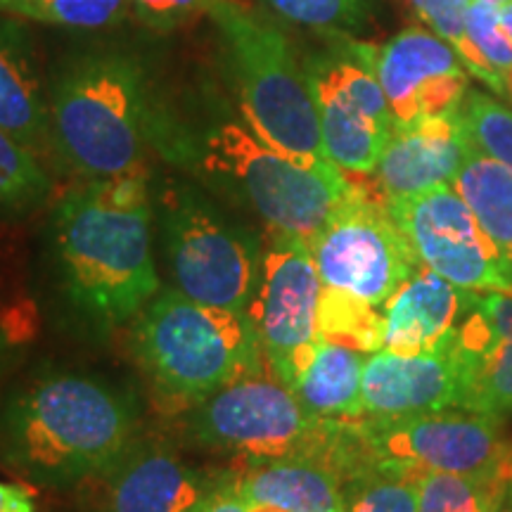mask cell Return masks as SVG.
<instances>
[{
    "instance_id": "cell-28",
    "label": "cell",
    "mask_w": 512,
    "mask_h": 512,
    "mask_svg": "<svg viewBox=\"0 0 512 512\" xmlns=\"http://www.w3.org/2000/svg\"><path fill=\"white\" fill-rule=\"evenodd\" d=\"M418 472L377 465L344 484L347 512H418Z\"/></svg>"
},
{
    "instance_id": "cell-6",
    "label": "cell",
    "mask_w": 512,
    "mask_h": 512,
    "mask_svg": "<svg viewBox=\"0 0 512 512\" xmlns=\"http://www.w3.org/2000/svg\"><path fill=\"white\" fill-rule=\"evenodd\" d=\"M197 157L204 174L240 192L271 235L306 245L366 188L330 159H302L275 150L242 119L209 126Z\"/></svg>"
},
{
    "instance_id": "cell-42",
    "label": "cell",
    "mask_w": 512,
    "mask_h": 512,
    "mask_svg": "<svg viewBox=\"0 0 512 512\" xmlns=\"http://www.w3.org/2000/svg\"><path fill=\"white\" fill-rule=\"evenodd\" d=\"M503 512H505V510H503Z\"/></svg>"
},
{
    "instance_id": "cell-33",
    "label": "cell",
    "mask_w": 512,
    "mask_h": 512,
    "mask_svg": "<svg viewBox=\"0 0 512 512\" xmlns=\"http://www.w3.org/2000/svg\"><path fill=\"white\" fill-rule=\"evenodd\" d=\"M219 0H131V8L145 27L155 31H171L192 22L195 17L209 15Z\"/></svg>"
},
{
    "instance_id": "cell-24",
    "label": "cell",
    "mask_w": 512,
    "mask_h": 512,
    "mask_svg": "<svg viewBox=\"0 0 512 512\" xmlns=\"http://www.w3.org/2000/svg\"><path fill=\"white\" fill-rule=\"evenodd\" d=\"M510 489L512 475L508 472H422L418 479V512H503Z\"/></svg>"
},
{
    "instance_id": "cell-1",
    "label": "cell",
    "mask_w": 512,
    "mask_h": 512,
    "mask_svg": "<svg viewBox=\"0 0 512 512\" xmlns=\"http://www.w3.org/2000/svg\"><path fill=\"white\" fill-rule=\"evenodd\" d=\"M147 171L86 178L55 207V245L74 304L107 325L136 318L159 292Z\"/></svg>"
},
{
    "instance_id": "cell-31",
    "label": "cell",
    "mask_w": 512,
    "mask_h": 512,
    "mask_svg": "<svg viewBox=\"0 0 512 512\" xmlns=\"http://www.w3.org/2000/svg\"><path fill=\"white\" fill-rule=\"evenodd\" d=\"M273 17L318 31V34H351L368 22L373 0H259Z\"/></svg>"
},
{
    "instance_id": "cell-15",
    "label": "cell",
    "mask_w": 512,
    "mask_h": 512,
    "mask_svg": "<svg viewBox=\"0 0 512 512\" xmlns=\"http://www.w3.org/2000/svg\"><path fill=\"white\" fill-rule=\"evenodd\" d=\"M451 354L465 411L512 413V290L475 292Z\"/></svg>"
},
{
    "instance_id": "cell-38",
    "label": "cell",
    "mask_w": 512,
    "mask_h": 512,
    "mask_svg": "<svg viewBox=\"0 0 512 512\" xmlns=\"http://www.w3.org/2000/svg\"><path fill=\"white\" fill-rule=\"evenodd\" d=\"M503 88H505V98H510L512 102V69L503 76Z\"/></svg>"
},
{
    "instance_id": "cell-29",
    "label": "cell",
    "mask_w": 512,
    "mask_h": 512,
    "mask_svg": "<svg viewBox=\"0 0 512 512\" xmlns=\"http://www.w3.org/2000/svg\"><path fill=\"white\" fill-rule=\"evenodd\" d=\"M131 0H8L0 12L62 29H105L119 22Z\"/></svg>"
},
{
    "instance_id": "cell-17",
    "label": "cell",
    "mask_w": 512,
    "mask_h": 512,
    "mask_svg": "<svg viewBox=\"0 0 512 512\" xmlns=\"http://www.w3.org/2000/svg\"><path fill=\"white\" fill-rule=\"evenodd\" d=\"M470 155L472 145L460 112L399 126L370 174V188L382 202L406 200L437 185H451Z\"/></svg>"
},
{
    "instance_id": "cell-25",
    "label": "cell",
    "mask_w": 512,
    "mask_h": 512,
    "mask_svg": "<svg viewBox=\"0 0 512 512\" xmlns=\"http://www.w3.org/2000/svg\"><path fill=\"white\" fill-rule=\"evenodd\" d=\"M53 192L48 166L0 128V216L17 219L41 207Z\"/></svg>"
},
{
    "instance_id": "cell-36",
    "label": "cell",
    "mask_w": 512,
    "mask_h": 512,
    "mask_svg": "<svg viewBox=\"0 0 512 512\" xmlns=\"http://www.w3.org/2000/svg\"><path fill=\"white\" fill-rule=\"evenodd\" d=\"M498 15H501V24H503L505 34H508V38L512 41V0L498 5Z\"/></svg>"
},
{
    "instance_id": "cell-39",
    "label": "cell",
    "mask_w": 512,
    "mask_h": 512,
    "mask_svg": "<svg viewBox=\"0 0 512 512\" xmlns=\"http://www.w3.org/2000/svg\"><path fill=\"white\" fill-rule=\"evenodd\" d=\"M505 512H512V489H510V494H508V503H505Z\"/></svg>"
},
{
    "instance_id": "cell-34",
    "label": "cell",
    "mask_w": 512,
    "mask_h": 512,
    "mask_svg": "<svg viewBox=\"0 0 512 512\" xmlns=\"http://www.w3.org/2000/svg\"><path fill=\"white\" fill-rule=\"evenodd\" d=\"M192 512H247V503L235 486V477H221Z\"/></svg>"
},
{
    "instance_id": "cell-27",
    "label": "cell",
    "mask_w": 512,
    "mask_h": 512,
    "mask_svg": "<svg viewBox=\"0 0 512 512\" xmlns=\"http://www.w3.org/2000/svg\"><path fill=\"white\" fill-rule=\"evenodd\" d=\"M320 337L347 344L363 354L384 347V316L380 306H370L351 294L323 287L320 297Z\"/></svg>"
},
{
    "instance_id": "cell-37",
    "label": "cell",
    "mask_w": 512,
    "mask_h": 512,
    "mask_svg": "<svg viewBox=\"0 0 512 512\" xmlns=\"http://www.w3.org/2000/svg\"><path fill=\"white\" fill-rule=\"evenodd\" d=\"M247 512H285V510L271 508V505H247ZM332 512H347V510H332Z\"/></svg>"
},
{
    "instance_id": "cell-9",
    "label": "cell",
    "mask_w": 512,
    "mask_h": 512,
    "mask_svg": "<svg viewBox=\"0 0 512 512\" xmlns=\"http://www.w3.org/2000/svg\"><path fill=\"white\" fill-rule=\"evenodd\" d=\"M297 394L264 363L211 394L185 415V430L197 446L235 451L266 460L306 451L316 434Z\"/></svg>"
},
{
    "instance_id": "cell-20",
    "label": "cell",
    "mask_w": 512,
    "mask_h": 512,
    "mask_svg": "<svg viewBox=\"0 0 512 512\" xmlns=\"http://www.w3.org/2000/svg\"><path fill=\"white\" fill-rule=\"evenodd\" d=\"M472 297L475 292L460 290L427 266H420L382 304V349L403 356L448 351L470 311Z\"/></svg>"
},
{
    "instance_id": "cell-7",
    "label": "cell",
    "mask_w": 512,
    "mask_h": 512,
    "mask_svg": "<svg viewBox=\"0 0 512 512\" xmlns=\"http://www.w3.org/2000/svg\"><path fill=\"white\" fill-rule=\"evenodd\" d=\"M159 221L176 290L200 304L247 313L259 280L252 240L181 183L159 192Z\"/></svg>"
},
{
    "instance_id": "cell-30",
    "label": "cell",
    "mask_w": 512,
    "mask_h": 512,
    "mask_svg": "<svg viewBox=\"0 0 512 512\" xmlns=\"http://www.w3.org/2000/svg\"><path fill=\"white\" fill-rule=\"evenodd\" d=\"M467 140L479 155L512 171V110L489 93L467 91L460 105Z\"/></svg>"
},
{
    "instance_id": "cell-23",
    "label": "cell",
    "mask_w": 512,
    "mask_h": 512,
    "mask_svg": "<svg viewBox=\"0 0 512 512\" xmlns=\"http://www.w3.org/2000/svg\"><path fill=\"white\" fill-rule=\"evenodd\" d=\"M451 185L494 240L512 275V171L472 150Z\"/></svg>"
},
{
    "instance_id": "cell-12",
    "label": "cell",
    "mask_w": 512,
    "mask_h": 512,
    "mask_svg": "<svg viewBox=\"0 0 512 512\" xmlns=\"http://www.w3.org/2000/svg\"><path fill=\"white\" fill-rule=\"evenodd\" d=\"M320 297L323 283L309 245L273 235L247 316L268 366L290 389L309 368L320 342Z\"/></svg>"
},
{
    "instance_id": "cell-35",
    "label": "cell",
    "mask_w": 512,
    "mask_h": 512,
    "mask_svg": "<svg viewBox=\"0 0 512 512\" xmlns=\"http://www.w3.org/2000/svg\"><path fill=\"white\" fill-rule=\"evenodd\" d=\"M0 512H36L34 498L24 486L0 482Z\"/></svg>"
},
{
    "instance_id": "cell-16",
    "label": "cell",
    "mask_w": 512,
    "mask_h": 512,
    "mask_svg": "<svg viewBox=\"0 0 512 512\" xmlns=\"http://www.w3.org/2000/svg\"><path fill=\"white\" fill-rule=\"evenodd\" d=\"M216 482L162 446L133 441L124 456L81 486L95 512H192Z\"/></svg>"
},
{
    "instance_id": "cell-21",
    "label": "cell",
    "mask_w": 512,
    "mask_h": 512,
    "mask_svg": "<svg viewBox=\"0 0 512 512\" xmlns=\"http://www.w3.org/2000/svg\"><path fill=\"white\" fill-rule=\"evenodd\" d=\"M235 486L247 505H271L285 512L344 510L339 477L306 453L249 460L247 470L235 475Z\"/></svg>"
},
{
    "instance_id": "cell-14",
    "label": "cell",
    "mask_w": 512,
    "mask_h": 512,
    "mask_svg": "<svg viewBox=\"0 0 512 512\" xmlns=\"http://www.w3.org/2000/svg\"><path fill=\"white\" fill-rule=\"evenodd\" d=\"M366 50L394 128L458 112L470 91L456 50L425 27H406L380 46L366 41Z\"/></svg>"
},
{
    "instance_id": "cell-22",
    "label": "cell",
    "mask_w": 512,
    "mask_h": 512,
    "mask_svg": "<svg viewBox=\"0 0 512 512\" xmlns=\"http://www.w3.org/2000/svg\"><path fill=\"white\" fill-rule=\"evenodd\" d=\"M366 354L320 337L309 368L292 392L313 420H354L363 415V368Z\"/></svg>"
},
{
    "instance_id": "cell-18",
    "label": "cell",
    "mask_w": 512,
    "mask_h": 512,
    "mask_svg": "<svg viewBox=\"0 0 512 512\" xmlns=\"http://www.w3.org/2000/svg\"><path fill=\"white\" fill-rule=\"evenodd\" d=\"M363 415L406 418V415L463 408L460 377L451 349L434 354H368L363 368Z\"/></svg>"
},
{
    "instance_id": "cell-2",
    "label": "cell",
    "mask_w": 512,
    "mask_h": 512,
    "mask_svg": "<svg viewBox=\"0 0 512 512\" xmlns=\"http://www.w3.org/2000/svg\"><path fill=\"white\" fill-rule=\"evenodd\" d=\"M136 411L93 377L50 375L0 411V456L46 486H76L107 470L136 441Z\"/></svg>"
},
{
    "instance_id": "cell-13",
    "label": "cell",
    "mask_w": 512,
    "mask_h": 512,
    "mask_svg": "<svg viewBox=\"0 0 512 512\" xmlns=\"http://www.w3.org/2000/svg\"><path fill=\"white\" fill-rule=\"evenodd\" d=\"M384 204L408 235L422 266L467 292L512 290L501 252L453 185Z\"/></svg>"
},
{
    "instance_id": "cell-40",
    "label": "cell",
    "mask_w": 512,
    "mask_h": 512,
    "mask_svg": "<svg viewBox=\"0 0 512 512\" xmlns=\"http://www.w3.org/2000/svg\"><path fill=\"white\" fill-rule=\"evenodd\" d=\"M484 3H491V5H501V3H508V0H484Z\"/></svg>"
},
{
    "instance_id": "cell-5",
    "label": "cell",
    "mask_w": 512,
    "mask_h": 512,
    "mask_svg": "<svg viewBox=\"0 0 512 512\" xmlns=\"http://www.w3.org/2000/svg\"><path fill=\"white\" fill-rule=\"evenodd\" d=\"M131 347L159 399L176 411L209 399L238 377L264 366L247 313L157 292L133 318Z\"/></svg>"
},
{
    "instance_id": "cell-11",
    "label": "cell",
    "mask_w": 512,
    "mask_h": 512,
    "mask_svg": "<svg viewBox=\"0 0 512 512\" xmlns=\"http://www.w3.org/2000/svg\"><path fill=\"white\" fill-rule=\"evenodd\" d=\"M358 434L380 465L411 472L456 475H512V441L503 437L501 418L465 408L406 415L356 418Z\"/></svg>"
},
{
    "instance_id": "cell-26",
    "label": "cell",
    "mask_w": 512,
    "mask_h": 512,
    "mask_svg": "<svg viewBox=\"0 0 512 512\" xmlns=\"http://www.w3.org/2000/svg\"><path fill=\"white\" fill-rule=\"evenodd\" d=\"M403 3L420 19L422 27L430 29L432 34H437L441 41L456 50L472 79L482 81L496 95H505L503 79L484 62V57L477 53L467 36V8L472 0H403Z\"/></svg>"
},
{
    "instance_id": "cell-8",
    "label": "cell",
    "mask_w": 512,
    "mask_h": 512,
    "mask_svg": "<svg viewBox=\"0 0 512 512\" xmlns=\"http://www.w3.org/2000/svg\"><path fill=\"white\" fill-rule=\"evenodd\" d=\"M304 60L316 102L323 152L351 176H370L394 131L387 98L368 60L366 41L328 34Z\"/></svg>"
},
{
    "instance_id": "cell-32",
    "label": "cell",
    "mask_w": 512,
    "mask_h": 512,
    "mask_svg": "<svg viewBox=\"0 0 512 512\" xmlns=\"http://www.w3.org/2000/svg\"><path fill=\"white\" fill-rule=\"evenodd\" d=\"M467 36L484 62L503 79L512 69V41L501 24L498 5L472 0L467 8Z\"/></svg>"
},
{
    "instance_id": "cell-4",
    "label": "cell",
    "mask_w": 512,
    "mask_h": 512,
    "mask_svg": "<svg viewBox=\"0 0 512 512\" xmlns=\"http://www.w3.org/2000/svg\"><path fill=\"white\" fill-rule=\"evenodd\" d=\"M207 17L219 36L242 121L275 150L328 159L304 60L278 19L247 0H219Z\"/></svg>"
},
{
    "instance_id": "cell-19",
    "label": "cell",
    "mask_w": 512,
    "mask_h": 512,
    "mask_svg": "<svg viewBox=\"0 0 512 512\" xmlns=\"http://www.w3.org/2000/svg\"><path fill=\"white\" fill-rule=\"evenodd\" d=\"M0 128L38 162L55 155L50 91L43 88L27 19L0 12Z\"/></svg>"
},
{
    "instance_id": "cell-3",
    "label": "cell",
    "mask_w": 512,
    "mask_h": 512,
    "mask_svg": "<svg viewBox=\"0 0 512 512\" xmlns=\"http://www.w3.org/2000/svg\"><path fill=\"white\" fill-rule=\"evenodd\" d=\"M55 157L83 178L145 171L157 114L138 55L93 48L62 64L50 86Z\"/></svg>"
},
{
    "instance_id": "cell-10",
    "label": "cell",
    "mask_w": 512,
    "mask_h": 512,
    "mask_svg": "<svg viewBox=\"0 0 512 512\" xmlns=\"http://www.w3.org/2000/svg\"><path fill=\"white\" fill-rule=\"evenodd\" d=\"M309 249L323 287L380 309L422 266L408 235L368 185L332 216Z\"/></svg>"
},
{
    "instance_id": "cell-41",
    "label": "cell",
    "mask_w": 512,
    "mask_h": 512,
    "mask_svg": "<svg viewBox=\"0 0 512 512\" xmlns=\"http://www.w3.org/2000/svg\"><path fill=\"white\" fill-rule=\"evenodd\" d=\"M3 3H8V0H0V5H3Z\"/></svg>"
}]
</instances>
